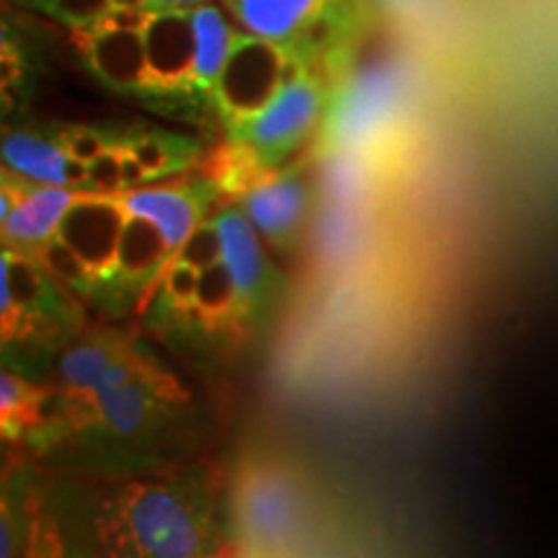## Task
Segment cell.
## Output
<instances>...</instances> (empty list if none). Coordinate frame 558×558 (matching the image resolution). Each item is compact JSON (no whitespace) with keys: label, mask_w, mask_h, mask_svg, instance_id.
<instances>
[{"label":"cell","mask_w":558,"mask_h":558,"mask_svg":"<svg viewBox=\"0 0 558 558\" xmlns=\"http://www.w3.org/2000/svg\"><path fill=\"white\" fill-rule=\"evenodd\" d=\"M90 326L86 305L29 251L0 254L3 367L45 383L60 352Z\"/></svg>","instance_id":"cell-3"},{"label":"cell","mask_w":558,"mask_h":558,"mask_svg":"<svg viewBox=\"0 0 558 558\" xmlns=\"http://www.w3.org/2000/svg\"><path fill=\"white\" fill-rule=\"evenodd\" d=\"M128 148L135 153L140 166H143L148 184L184 177V173L197 169L202 153H205L194 135L148 128V124H130Z\"/></svg>","instance_id":"cell-15"},{"label":"cell","mask_w":558,"mask_h":558,"mask_svg":"<svg viewBox=\"0 0 558 558\" xmlns=\"http://www.w3.org/2000/svg\"><path fill=\"white\" fill-rule=\"evenodd\" d=\"M209 218L218 226L222 259H226L230 277H233L246 341L262 339L275 326L284 292H288V282H284L282 271L275 267V262L264 251L246 213L235 202H228V205L215 209Z\"/></svg>","instance_id":"cell-6"},{"label":"cell","mask_w":558,"mask_h":558,"mask_svg":"<svg viewBox=\"0 0 558 558\" xmlns=\"http://www.w3.org/2000/svg\"><path fill=\"white\" fill-rule=\"evenodd\" d=\"M124 213L148 218L160 228L169 246L177 251L192 239V233L209 218V209L222 199L218 181L205 177L160 181L132 192L111 194Z\"/></svg>","instance_id":"cell-12"},{"label":"cell","mask_w":558,"mask_h":558,"mask_svg":"<svg viewBox=\"0 0 558 558\" xmlns=\"http://www.w3.org/2000/svg\"><path fill=\"white\" fill-rule=\"evenodd\" d=\"M241 32L267 39L333 81L360 41V0H220Z\"/></svg>","instance_id":"cell-4"},{"label":"cell","mask_w":558,"mask_h":558,"mask_svg":"<svg viewBox=\"0 0 558 558\" xmlns=\"http://www.w3.org/2000/svg\"><path fill=\"white\" fill-rule=\"evenodd\" d=\"M0 158L3 169L24 179L83 194L88 190V163L70 156L60 124H5Z\"/></svg>","instance_id":"cell-14"},{"label":"cell","mask_w":558,"mask_h":558,"mask_svg":"<svg viewBox=\"0 0 558 558\" xmlns=\"http://www.w3.org/2000/svg\"><path fill=\"white\" fill-rule=\"evenodd\" d=\"M124 143V140H122ZM122 143L101 153L88 163V190L86 194H120L122 186Z\"/></svg>","instance_id":"cell-21"},{"label":"cell","mask_w":558,"mask_h":558,"mask_svg":"<svg viewBox=\"0 0 558 558\" xmlns=\"http://www.w3.org/2000/svg\"><path fill=\"white\" fill-rule=\"evenodd\" d=\"M194 429V396L160 360L137 378L86 396L47 386L45 414L26 448L68 469L124 478L171 465Z\"/></svg>","instance_id":"cell-1"},{"label":"cell","mask_w":558,"mask_h":558,"mask_svg":"<svg viewBox=\"0 0 558 558\" xmlns=\"http://www.w3.org/2000/svg\"><path fill=\"white\" fill-rule=\"evenodd\" d=\"M288 465L267 456L243 458L230 481V514L254 548H279L303 514V488Z\"/></svg>","instance_id":"cell-7"},{"label":"cell","mask_w":558,"mask_h":558,"mask_svg":"<svg viewBox=\"0 0 558 558\" xmlns=\"http://www.w3.org/2000/svg\"><path fill=\"white\" fill-rule=\"evenodd\" d=\"M298 65L305 62L295 60L267 39L239 32L215 88V117L222 132L233 130L235 124L246 122L267 107Z\"/></svg>","instance_id":"cell-9"},{"label":"cell","mask_w":558,"mask_h":558,"mask_svg":"<svg viewBox=\"0 0 558 558\" xmlns=\"http://www.w3.org/2000/svg\"><path fill=\"white\" fill-rule=\"evenodd\" d=\"M83 192L39 184L3 169L0 173V233L5 248L37 254L58 233L68 209Z\"/></svg>","instance_id":"cell-11"},{"label":"cell","mask_w":558,"mask_h":558,"mask_svg":"<svg viewBox=\"0 0 558 558\" xmlns=\"http://www.w3.org/2000/svg\"><path fill=\"white\" fill-rule=\"evenodd\" d=\"M21 558H96L88 501L75 499L68 488H47L37 481Z\"/></svg>","instance_id":"cell-13"},{"label":"cell","mask_w":558,"mask_h":558,"mask_svg":"<svg viewBox=\"0 0 558 558\" xmlns=\"http://www.w3.org/2000/svg\"><path fill=\"white\" fill-rule=\"evenodd\" d=\"M96 558H222L226 509L205 465L114 478L88 499Z\"/></svg>","instance_id":"cell-2"},{"label":"cell","mask_w":558,"mask_h":558,"mask_svg":"<svg viewBox=\"0 0 558 558\" xmlns=\"http://www.w3.org/2000/svg\"><path fill=\"white\" fill-rule=\"evenodd\" d=\"M222 558H239V556H235V554H230V550L226 548V554H222Z\"/></svg>","instance_id":"cell-24"},{"label":"cell","mask_w":558,"mask_h":558,"mask_svg":"<svg viewBox=\"0 0 558 558\" xmlns=\"http://www.w3.org/2000/svg\"><path fill=\"white\" fill-rule=\"evenodd\" d=\"M37 484L32 465L21 460H5L0 484V558H21L29 535L32 492Z\"/></svg>","instance_id":"cell-17"},{"label":"cell","mask_w":558,"mask_h":558,"mask_svg":"<svg viewBox=\"0 0 558 558\" xmlns=\"http://www.w3.org/2000/svg\"><path fill=\"white\" fill-rule=\"evenodd\" d=\"M130 124L120 122H107V124H60L62 143H65L68 153L73 158L90 163L94 158H99L101 153H107L114 145H120L128 137Z\"/></svg>","instance_id":"cell-20"},{"label":"cell","mask_w":558,"mask_h":558,"mask_svg":"<svg viewBox=\"0 0 558 558\" xmlns=\"http://www.w3.org/2000/svg\"><path fill=\"white\" fill-rule=\"evenodd\" d=\"M29 39H24L16 32V26H11L9 21L3 24V117L19 114L26 107L32 96L34 86V54L32 45H26Z\"/></svg>","instance_id":"cell-18"},{"label":"cell","mask_w":558,"mask_h":558,"mask_svg":"<svg viewBox=\"0 0 558 558\" xmlns=\"http://www.w3.org/2000/svg\"><path fill=\"white\" fill-rule=\"evenodd\" d=\"M365 13H378L386 21H418L435 9L437 0H360Z\"/></svg>","instance_id":"cell-22"},{"label":"cell","mask_w":558,"mask_h":558,"mask_svg":"<svg viewBox=\"0 0 558 558\" xmlns=\"http://www.w3.org/2000/svg\"><path fill=\"white\" fill-rule=\"evenodd\" d=\"M207 3V0H150V11H173V9H194V5Z\"/></svg>","instance_id":"cell-23"},{"label":"cell","mask_w":558,"mask_h":558,"mask_svg":"<svg viewBox=\"0 0 558 558\" xmlns=\"http://www.w3.org/2000/svg\"><path fill=\"white\" fill-rule=\"evenodd\" d=\"M158 362L156 349L145 339L90 324L62 349L45 383L62 396H86L137 378Z\"/></svg>","instance_id":"cell-8"},{"label":"cell","mask_w":558,"mask_h":558,"mask_svg":"<svg viewBox=\"0 0 558 558\" xmlns=\"http://www.w3.org/2000/svg\"><path fill=\"white\" fill-rule=\"evenodd\" d=\"M259 239L271 251L292 256L303 239L305 222L313 207V186L305 163H292L275 169L251 184L235 199Z\"/></svg>","instance_id":"cell-10"},{"label":"cell","mask_w":558,"mask_h":558,"mask_svg":"<svg viewBox=\"0 0 558 558\" xmlns=\"http://www.w3.org/2000/svg\"><path fill=\"white\" fill-rule=\"evenodd\" d=\"M16 3L52 19L54 24L65 26L70 34L94 29L111 13H117L114 0H16Z\"/></svg>","instance_id":"cell-19"},{"label":"cell","mask_w":558,"mask_h":558,"mask_svg":"<svg viewBox=\"0 0 558 558\" xmlns=\"http://www.w3.org/2000/svg\"><path fill=\"white\" fill-rule=\"evenodd\" d=\"M47 403V383L32 380L16 369L0 373V435L5 445H26L39 427Z\"/></svg>","instance_id":"cell-16"},{"label":"cell","mask_w":558,"mask_h":558,"mask_svg":"<svg viewBox=\"0 0 558 558\" xmlns=\"http://www.w3.org/2000/svg\"><path fill=\"white\" fill-rule=\"evenodd\" d=\"M331 101V81L311 65H298L262 111L226 132L267 171L282 169L300 145L318 130L320 117Z\"/></svg>","instance_id":"cell-5"}]
</instances>
